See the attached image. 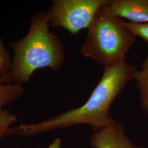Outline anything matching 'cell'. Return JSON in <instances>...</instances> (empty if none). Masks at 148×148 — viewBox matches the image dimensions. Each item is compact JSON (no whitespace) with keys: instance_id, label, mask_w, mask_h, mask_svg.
<instances>
[{"instance_id":"2","label":"cell","mask_w":148,"mask_h":148,"mask_svg":"<svg viewBox=\"0 0 148 148\" xmlns=\"http://www.w3.org/2000/svg\"><path fill=\"white\" fill-rule=\"evenodd\" d=\"M50 27L48 11L35 13L31 17L27 34L10 43L14 53L9 73L13 83H27L38 69L58 71L62 68L65 59V46Z\"/></svg>"},{"instance_id":"12","label":"cell","mask_w":148,"mask_h":148,"mask_svg":"<svg viewBox=\"0 0 148 148\" xmlns=\"http://www.w3.org/2000/svg\"><path fill=\"white\" fill-rule=\"evenodd\" d=\"M61 139L60 138H56L53 140V142L49 145L48 148H61Z\"/></svg>"},{"instance_id":"5","label":"cell","mask_w":148,"mask_h":148,"mask_svg":"<svg viewBox=\"0 0 148 148\" xmlns=\"http://www.w3.org/2000/svg\"><path fill=\"white\" fill-rule=\"evenodd\" d=\"M90 144L93 148H143L134 145L126 135L124 125L116 121L95 131L90 137Z\"/></svg>"},{"instance_id":"6","label":"cell","mask_w":148,"mask_h":148,"mask_svg":"<svg viewBox=\"0 0 148 148\" xmlns=\"http://www.w3.org/2000/svg\"><path fill=\"white\" fill-rule=\"evenodd\" d=\"M108 6L115 15L131 23H148V0H109Z\"/></svg>"},{"instance_id":"3","label":"cell","mask_w":148,"mask_h":148,"mask_svg":"<svg viewBox=\"0 0 148 148\" xmlns=\"http://www.w3.org/2000/svg\"><path fill=\"white\" fill-rule=\"evenodd\" d=\"M108 4L96 13L79 50L84 56L104 68L125 61L126 54L136 40L125 21L115 15Z\"/></svg>"},{"instance_id":"8","label":"cell","mask_w":148,"mask_h":148,"mask_svg":"<svg viewBox=\"0 0 148 148\" xmlns=\"http://www.w3.org/2000/svg\"><path fill=\"white\" fill-rule=\"evenodd\" d=\"M134 80L139 92V101L143 111L148 114V57L142 64L141 68L137 70Z\"/></svg>"},{"instance_id":"7","label":"cell","mask_w":148,"mask_h":148,"mask_svg":"<svg viewBox=\"0 0 148 148\" xmlns=\"http://www.w3.org/2000/svg\"><path fill=\"white\" fill-rule=\"evenodd\" d=\"M24 93L23 85L13 83L9 75H0V104L5 106L16 101Z\"/></svg>"},{"instance_id":"1","label":"cell","mask_w":148,"mask_h":148,"mask_svg":"<svg viewBox=\"0 0 148 148\" xmlns=\"http://www.w3.org/2000/svg\"><path fill=\"white\" fill-rule=\"evenodd\" d=\"M136 71V66L125 61L106 67L98 84L83 105L42 121L11 127L7 134L29 136L79 124L89 125L95 131L108 127L115 122L110 115L112 103L134 79Z\"/></svg>"},{"instance_id":"11","label":"cell","mask_w":148,"mask_h":148,"mask_svg":"<svg viewBox=\"0 0 148 148\" xmlns=\"http://www.w3.org/2000/svg\"><path fill=\"white\" fill-rule=\"evenodd\" d=\"M16 121V116L10 112L0 121V138L6 134L8 130Z\"/></svg>"},{"instance_id":"4","label":"cell","mask_w":148,"mask_h":148,"mask_svg":"<svg viewBox=\"0 0 148 148\" xmlns=\"http://www.w3.org/2000/svg\"><path fill=\"white\" fill-rule=\"evenodd\" d=\"M109 0H54L47 11L50 26L76 34L88 29L96 13Z\"/></svg>"},{"instance_id":"13","label":"cell","mask_w":148,"mask_h":148,"mask_svg":"<svg viewBox=\"0 0 148 148\" xmlns=\"http://www.w3.org/2000/svg\"><path fill=\"white\" fill-rule=\"evenodd\" d=\"M3 106L2 104H0V121L9 112V111L3 108Z\"/></svg>"},{"instance_id":"10","label":"cell","mask_w":148,"mask_h":148,"mask_svg":"<svg viewBox=\"0 0 148 148\" xmlns=\"http://www.w3.org/2000/svg\"><path fill=\"white\" fill-rule=\"evenodd\" d=\"M125 24L136 37H140L148 43V23H133L125 21Z\"/></svg>"},{"instance_id":"9","label":"cell","mask_w":148,"mask_h":148,"mask_svg":"<svg viewBox=\"0 0 148 148\" xmlns=\"http://www.w3.org/2000/svg\"><path fill=\"white\" fill-rule=\"evenodd\" d=\"M12 62L11 53L0 37V75H9Z\"/></svg>"}]
</instances>
